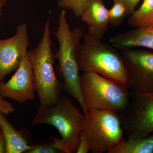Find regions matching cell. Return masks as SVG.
Listing matches in <instances>:
<instances>
[{
	"label": "cell",
	"instance_id": "cell-14",
	"mask_svg": "<svg viewBox=\"0 0 153 153\" xmlns=\"http://www.w3.org/2000/svg\"><path fill=\"white\" fill-rule=\"evenodd\" d=\"M153 133L143 138H123L109 153H153Z\"/></svg>",
	"mask_w": 153,
	"mask_h": 153
},
{
	"label": "cell",
	"instance_id": "cell-15",
	"mask_svg": "<svg viewBox=\"0 0 153 153\" xmlns=\"http://www.w3.org/2000/svg\"><path fill=\"white\" fill-rule=\"evenodd\" d=\"M128 22L134 28H149L153 26V0H143L140 7L133 12Z\"/></svg>",
	"mask_w": 153,
	"mask_h": 153
},
{
	"label": "cell",
	"instance_id": "cell-3",
	"mask_svg": "<svg viewBox=\"0 0 153 153\" xmlns=\"http://www.w3.org/2000/svg\"><path fill=\"white\" fill-rule=\"evenodd\" d=\"M50 17L44 25L43 36L35 49L27 51V56L32 66L33 81L40 105L51 107L57 102L63 91L62 81L54 68L56 57L52 50Z\"/></svg>",
	"mask_w": 153,
	"mask_h": 153
},
{
	"label": "cell",
	"instance_id": "cell-4",
	"mask_svg": "<svg viewBox=\"0 0 153 153\" xmlns=\"http://www.w3.org/2000/svg\"><path fill=\"white\" fill-rule=\"evenodd\" d=\"M42 125L55 127L71 153H76L85 128V116L67 96H61L53 106H37L31 125L34 127Z\"/></svg>",
	"mask_w": 153,
	"mask_h": 153
},
{
	"label": "cell",
	"instance_id": "cell-18",
	"mask_svg": "<svg viewBox=\"0 0 153 153\" xmlns=\"http://www.w3.org/2000/svg\"><path fill=\"white\" fill-rule=\"evenodd\" d=\"M59 150L49 145L36 146L35 147L26 151L25 153H56Z\"/></svg>",
	"mask_w": 153,
	"mask_h": 153
},
{
	"label": "cell",
	"instance_id": "cell-9",
	"mask_svg": "<svg viewBox=\"0 0 153 153\" xmlns=\"http://www.w3.org/2000/svg\"><path fill=\"white\" fill-rule=\"evenodd\" d=\"M29 34L26 23L17 26L15 36L0 40V82L8 74L16 71L27 53Z\"/></svg>",
	"mask_w": 153,
	"mask_h": 153
},
{
	"label": "cell",
	"instance_id": "cell-24",
	"mask_svg": "<svg viewBox=\"0 0 153 153\" xmlns=\"http://www.w3.org/2000/svg\"><path fill=\"white\" fill-rule=\"evenodd\" d=\"M7 2V0H0V19L1 16V11L2 8ZM1 28V24H0V29Z\"/></svg>",
	"mask_w": 153,
	"mask_h": 153
},
{
	"label": "cell",
	"instance_id": "cell-6",
	"mask_svg": "<svg viewBox=\"0 0 153 153\" xmlns=\"http://www.w3.org/2000/svg\"><path fill=\"white\" fill-rule=\"evenodd\" d=\"M84 115L91 152L109 153L123 140V129L117 113L90 109Z\"/></svg>",
	"mask_w": 153,
	"mask_h": 153
},
{
	"label": "cell",
	"instance_id": "cell-26",
	"mask_svg": "<svg viewBox=\"0 0 153 153\" xmlns=\"http://www.w3.org/2000/svg\"><path fill=\"white\" fill-rule=\"evenodd\" d=\"M149 28H151V29H153V26H152V27H150Z\"/></svg>",
	"mask_w": 153,
	"mask_h": 153
},
{
	"label": "cell",
	"instance_id": "cell-23",
	"mask_svg": "<svg viewBox=\"0 0 153 153\" xmlns=\"http://www.w3.org/2000/svg\"><path fill=\"white\" fill-rule=\"evenodd\" d=\"M7 146L2 132L0 133V153H6Z\"/></svg>",
	"mask_w": 153,
	"mask_h": 153
},
{
	"label": "cell",
	"instance_id": "cell-10",
	"mask_svg": "<svg viewBox=\"0 0 153 153\" xmlns=\"http://www.w3.org/2000/svg\"><path fill=\"white\" fill-rule=\"evenodd\" d=\"M36 91L32 66L27 56L23 59L7 82H0V96L21 104L35 100Z\"/></svg>",
	"mask_w": 153,
	"mask_h": 153
},
{
	"label": "cell",
	"instance_id": "cell-11",
	"mask_svg": "<svg viewBox=\"0 0 153 153\" xmlns=\"http://www.w3.org/2000/svg\"><path fill=\"white\" fill-rule=\"evenodd\" d=\"M88 26V34L102 39L110 23L109 12L103 0H89L80 16Z\"/></svg>",
	"mask_w": 153,
	"mask_h": 153
},
{
	"label": "cell",
	"instance_id": "cell-25",
	"mask_svg": "<svg viewBox=\"0 0 153 153\" xmlns=\"http://www.w3.org/2000/svg\"><path fill=\"white\" fill-rule=\"evenodd\" d=\"M2 132V130L1 129V127H0V133Z\"/></svg>",
	"mask_w": 153,
	"mask_h": 153
},
{
	"label": "cell",
	"instance_id": "cell-17",
	"mask_svg": "<svg viewBox=\"0 0 153 153\" xmlns=\"http://www.w3.org/2000/svg\"><path fill=\"white\" fill-rule=\"evenodd\" d=\"M110 25L112 27H119L121 25L124 19L128 16L124 6L118 2H114L112 7L108 10Z\"/></svg>",
	"mask_w": 153,
	"mask_h": 153
},
{
	"label": "cell",
	"instance_id": "cell-13",
	"mask_svg": "<svg viewBox=\"0 0 153 153\" xmlns=\"http://www.w3.org/2000/svg\"><path fill=\"white\" fill-rule=\"evenodd\" d=\"M0 127L5 139L6 153H25L36 146L28 145L23 135L15 129L6 118L5 115L1 112Z\"/></svg>",
	"mask_w": 153,
	"mask_h": 153
},
{
	"label": "cell",
	"instance_id": "cell-1",
	"mask_svg": "<svg viewBox=\"0 0 153 153\" xmlns=\"http://www.w3.org/2000/svg\"><path fill=\"white\" fill-rule=\"evenodd\" d=\"M54 34L59 44V49L55 55L58 60L56 71L63 83V91L78 102L85 114L87 111L80 90V75L77 64L83 32L79 29L70 30L66 10H62L58 19V28Z\"/></svg>",
	"mask_w": 153,
	"mask_h": 153
},
{
	"label": "cell",
	"instance_id": "cell-19",
	"mask_svg": "<svg viewBox=\"0 0 153 153\" xmlns=\"http://www.w3.org/2000/svg\"><path fill=\"white\" fill-rule=\"evenodd\" d=\"M89 152V143L87 135L84 128L80 135L79 146L76 151V153H87Z\"/></svg>",
	"mask_w": 153,
	"mask_h": 153
},
{
	"label": "cell",
	"instance_id": "cell-7",
	"mask_svg": "<svg viewBox=\"0 0 153 153\" xmlns=\"http://www.w3.org/2000/svg\"><path fill=\"white\" fill-rule=\"evenodd\" d=\"M129 92L128 106L118 114L123 128L129 138L149 136L153 133V91Z\"/></svg>",
	"mask_w": 153,
	"mask_h": 153
},
{
	"label": "cell",
	"instance_id": "cell-20",
	"mask_svg": "<svg viewBox=\"0 0 153 153\" xmlns=\"http://www.w3.org/2000/svg\"><path fill=\"white\" fill-rule=\"evenodd\" d=\"M140 1L141 0H113L114 2H118L124 6L126 10L128 16H130L135 10V8Z\"/></svg>",
	"mask_w": 153,
	"mask_h": 153
},
{
	"label": "cell",
	"instance_id": "cell-21",
	"mask_svg": "<svg viewBox=\"0 0 153 153\" xmlns=\"http://www.w3.org/2000/svg\"><path fill=\"white\" fill-rule=\"evenodd\" d=\"M15 108L10 102L7 101L4 97L0 96V112L5 115L13 113Z\"/></svg>",
	"mask_w": 153,
	"mask_h": 153
},
{
	"label": "cell",
	"instance_id": "cell-5",
	"mask_svg": "<svg viewBox=\"0 0 153 153\" xmlns=\"http://www.w3.org/2000/svg\"><path fill=\"white\" fill-rule=\"evenodd\" d=\"M80 87L87 112L97 109L120 113L130 101L127 88L93 72H83L80 75Z\"/></svg>",
	"mask_w": 153,
	"mask_h": 153
},
{
	"label": "cell",
	"instance_id": "cell-22",
	"mask_svg": "<svg viewBox=\"0 0 153 153\" xmlns=\"http://www.w3.org/2000/svg\"><path fill=\"white\" fill-rule=\"evenodd\" d=\"M54 143L52 145H50L51 146L59 150V151H62L63 152L65 153H71L69 149L67 147L65 143L63 142L61 139H58L56 138L55 137H52Z\"/></svg>",
	"mask_w": 153,
	"mask_h": 153
},
{
	"label": "cell",
	"instance_id": "cell-2",
	"mask_svg": "<svg viewBox=\"0 0 153 153\" xmlns=\"http://www.w3.org/2000/svg\"><path fill=\"white\" fill-rule=\"evenodd\" d=\"M101 40L88 33L83 36L77 56L79 70L96 73L129 88L130 77L121 55Z\"/></svg>",
	"mask_w": 153,
	"mask_h": 153
},
{
	"label": "cell",
	"instance_id": "cell-8",
	"mask_svg": "<svg viewBox=\"0 0 153 153\" xmlns=\"http://www.w3.org/2000/svg\"><path fill=\"white\" fill-rule=\"evenodd\" d=\"M121 55L130 77V91L139 93L152 92L153 52L131 49L122 51Z\"/></svg>",
	"mask_w": 153,
	"mask_h": 153
},
{
	"label": "cell",
	"instance_id": "cell-12",
	"mask_svg": "<svg viewBox=\"0 0 153 153\" xmlns=\"http://www.w3.org/2000/svg\"><path fill=\"white\" fill-rule=\"evenodd\" d=\"M109 42L113 47L122 51L138 47L153 49V30L134 28L112 36Z\"/></svg>",
	"mask_w": 153,
	"mask_h": 153
},
{
	"label": "cell",
	"instance_id": "cell-16",
	"mask_svg": "<svg viewBox=\"0 0 153 153\" xmlns=\"http://www.w3.org/2000/svg\"><path fill=\"white\" fill-rule=\"evenodd\" d=\"M89 0H57V6L62 10L71 11L76 17H80Z\"/></svg>",
	"mask_w": 153,
	"mask_h": 153
}]
</instances>
